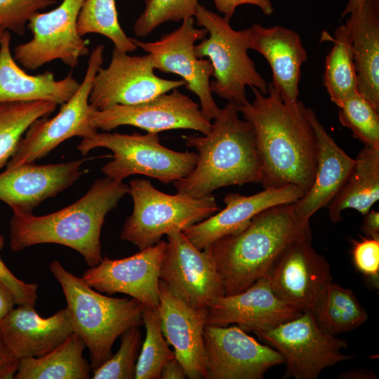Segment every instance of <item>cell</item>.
Segmentation results:
<instances>
[{"instance_id":"cell-24","label":"cell","mask_w":379,"mask_h":379,"mask_svg":"<svg viewBox=\"0 0 379 379\" xmlns=\"http://www.w3.org/2000/svg\"><path fill=\"white\" fill-rule=\"evenodd\" d=\"M246 29L248 49L258 51L268 62L272 72V84L283 101L297 103L301 66L307 60L299 34L281 25L265 27L254 24Z\"/></svg>"},{"instance_id":"cell-15","label":"cell","mask_w":379,"mask_h":379,"mask_svg":"<svg viewBox=\"0 0 379 379\" xmlns=\"http://www.w3.org/2000/svg\"><path fill=\"white\" fill-rule=\"evenodd\" d=\"M205 379H262L284 363L274 348L258 343L237 325L204 328Z\"/></svg>"},{"instance_id":"cell-16","label":"cell","mask_w":379,"mask_h":379,"mask_svg":"<svg viewBox=\"0 0 379 379\" xmlns=\"http://www.w3.org/2000/svg\"><path fill=\"white\" fill-rule=\"evenodd\" d=\"M166 235L160 280L190 306L208 310L211 301L224 295L208 251L197 248L180 231Z\"/></svg>"},{"instance_id":"cell-48","label":"cell","mask_w":379,"mask_h":379,"mask_svg":"<svg viewBox=\"0 0 379 379\" xmlns=\"http://www.w3.org/2000/svg\"><path fill=\"white\" fill-rule=\"evenodd\" d=\"M5 31H6L5 28L4 27L3 25L0 22V42Z\"/></svg>"},{"instance_id":"cell-44","label":"cell","mask_w":379,"mask_h":379,"mask_svg":"<svg viewBox=\"0 0 379 379\" xmlns=\"http://www.w3.org/2000/svg\"><path fill=\"white\" fill-rule=\"evenodd\" d=\"M187 378V375L185 368L176 357L168 361L160 373V379H185Z\"/></svg>"},{"instance_id":"cell-25","label":"cell","mask_w":379,"mask_h":379,"mask_svg":"<svg viewBox=\"0 0 379 379\" xmlns=\"http://www.w3.org/2000/svg\"><path fill=\"white\" fill-rule=\"evenodd\" d=\"M306 116L315 133L318 158L314 182L309 190L294 203L296 217L305 222L319 209L328 206L346 182L356 160L347 154L328 134L316 113L306 107Z\"/></svg>"},{"instance_id":"cell-41","label":"cell","mask_w":379,"mask_h":379,"mask_svg":"<svg viewBox=\"0 0 379 379\" xmlns=\"http://www.w3.org/2000/svg\"><path fill=\"white\" fill-rule=\"evenodd\" d=\"M218 11L224 17L230 20L237 7L242 4H252L258 6L264 14L271 15L274 8L271 0H213Z\"/></svg>"},{"instance_id":"cell-20","label":"cell","mask_w":379,"mask_h":379,"mask_svg":"<svg viewBox=\"0 0 379 379\" xmlns=\"http://www.w3.org/2000/svg\"><path fill=\"white\" fill-rule=\"evenodd\" d=\"M88 158L59 164L29 163L0 173V200L13 213H32L46 199L73 185L86 171L81 166Z\"/></svg>"},{"instance_id":"cell-37","label":"cell","mask_w":379,"mask_h":379,"mask_svg":"<svg viewBox=\"0 0 379 379\" xmlns=\"http://www.w3.org/2000/svg\"><path fill=\"white\" fill-rule=\"evenodd\" d=\"M120 336L121 345L118 351L93 371L92 378H135L136 364L142 345V334L139 326L128 328Z\"/></svg>"},{"instance_id":"cell-18","label":"cell","mask_w":379,"mask_h":379,"mask_svg":"<svg viewBox=\"0 0 379 379\" xmlns=\"http://www.w3.org/2000/svg\"><path fill=\"white\" fill-rule=\"evenodd\" d=\"M166 241L140 250L121 259L102 258L81 276L100 293H124L138 300L145 307L156 310L159 305L160 267Z\"/></svg>"},{"instance_id":"cell-4","label":"cell","mask_w":379,"mask_h":379,"mask_svg":"<svg viewBox=\"0 0 379 379\" xmlns=\"http://www.w3.org/2000/svg\"><path fill=\"white\" fill-rule=\"evenodd\" d=\"M302 238L312 239L310 222L296 217L294 203L283 204L261 211L242 230L205 249L214 261L224 295H231L265 276L284 248Z\"/></svg>"},{"instance_id":"cell-31","label":"cell","mask_w":379,"mask_h":379,"mask_svg":"<svg viewBox=\"0 0 379 379\" xmlns=\"http://www.w3.org/2000/svg\"><path fill=\"white\" fill-rule=\"evenodd\" d=\"M333 46L325 60L324 85L331 102L338 107L358 93L352 38L347 22L335 31Z\"/></svg>"},{"instance_id":"cell-36","label":"cell","mask_w":379,"mask_h":379,"mask_svg":"<svg viewBox=\"0 0 379 379\" xmlns=\"http://www.w3.org/2000/svg\"><path fill=\"white\" fill-rule=\"evenodd\" d=\"M198 0H145L143 12L133 25L138 37H146L162 24L195 15Z\"/></svg>"},{"instance_id":"cell-23","label":"cell","mask_w":379,"mask_h":379,"mask_svg":"<svg viewBox=\"0 0 379 379\" xmlns=\"http://www.w3.org/2000/svg\"><path fill=\"white\" fill-rule=\"evenodd\" d=\"M74 333L67 308L44 318L34 306L18 305L0 321V333L11 352L19 360L44 356Z\"/></svg>"},{"instance_id":"cell-11","label":"cell","mask_w":379,"mask_h":379,"mask_svg":"<svg viewBox=\"0 0 379 379\" xmlns=\"http://www.w3.org/2000/svg\"><path fill=\"white\" fill-rule=\"evenodd\" d=\"M207 34L204 28L194 27V18L191 17L183 20L179 28L163 34L157 41L131 40L137 48L147 53L154 69L182 77L185 88L199 98L202 112L211 121L220 112L210 88L213 69L209 60L197 58L194 51L195 42L205 39Z\"/></svg>"},{"instance_id":"cell-42","label":"cell","mask_w":379,"mask_h":379,"mask_svg":"<svg viewBox=\"0 0 379 379\" xmlns=\"http://www.w3.org/2000/svg\"><path fill=\"white\" fill-rule=\"evenodd\" d=\"M18 361L11 352L0 333V379L14 378Z\"/></svg>"},{"instance_id":"cell-17","label":"cell","mask_w":379,"mask_h":379,"mask_svg":"<svg viewBox=\"0 0 379 379\" xmlns=\"http://www.w3.org/2000/svg\"><path fill=\"white\" fill-rule=\"evenodd\" d=\"M312 239L289 243L265 275L279 298L303 311H312L323 291L333 281L330 265L312 247Z\"/></svg>"},{"instance_id":"cell-19","label":"cell","mask_w":379,"mask_h":379,"mask_svg":"<svg viewBox=\"0 0 379 379\" xmlns=\"http://www.w3.org/2000/svg\"><path fill=\"white\" fill-rule=\"evenodd\" d=\"M303 312L279 298L264 276L241 293L222 295L211 301L206 325L235 324L246 332L255 334L293 319Z\"/></svg>"},{"instance_id":"cell-30","label":"cell","mask_w":379,"mask_h":379,"mask_svg":"<svg viewBox=\"0 0 379 379\" xmlns=\"http://www.w3.org/2000/svg\"><path fill=\"white\" fill-rule=\"evenodd\" d=\"M318 324L335 335L351 331L368 320V314L353 291L331 282L312 311Z\"/></svg>"},{"instance_id":"cell-22","label":"cell","mask_w":379,"mask_h":379,"mask_svg":"<svg viewBox=\"0 0 379 379\" xmlns=\"http://www.w3.org/2000/svg\"><path fill=\"white\" fill-rule=\"evenodd\" d=\"M159 313L163 334L190 379L206 373L204 328L207 309L190 306L159 281Z\"/></svg>"},{"instance_id":"cell-32","label":"cell","mask_w":379,"mask_h":379,"mask_svg":"<svg viewBox=\"0 0 379 379\" xmlns=\"http://www.w3.org/2000/svg\"><path fill=\"white\" fill-rule=\"evenodd\" d=\"M56 107L46 101L0 103V168L7 164L30 125L51 114Z\"/></svg>"},{"instance_id":"cell-21","label":"cell","mask_w":379,"mask_h":379,"mask_svg":"<svg viewBox=\"0 0 379 379\" xmlns=\"http://www.w3.org/2000/svg\"><path fill=\"white\" fill-rule=\"evenodd\" d=\"M304 194L301 189L291 185L265 188L250 196L229 193L224 197L222 210L182 232L197 248L204 250L215 240L242 230L261 211L276 205L295 203Z\"/></svg>"},{"instance_id":"cell-39","label":"cell","mask_w":379,"mask_h":379,"mask_svg":"<svg viewBox=\"0 0 379 379\" xmlns=\"http://www.w3.org/2000/svg\"><path fill=\"white\" fill-rule=\"evenodd\" d=\"M354 267L368 280L371 286H379V239L362 237L352 241Z\"/></svg>"},{"instance_id":"cell-43","label":"cell","mask_w":379,"mask_h":379,"mask_svg":"<svg viewBox=\"0 0 379 379\" xmlns=\"http://www.w3.org/2000/svg\"><path fill=\"white\" fill-rule=\"evenodd\" d=\"M360 230L366 237L379 239V213L369 211L365 214Z\"/></svg>"},{"instance_id":"cell-35","label":"cell","mask_w":379,"mask_h":379,"mask_svg":"<svg viewBox=\"0 0 379 379\" xmlns=\"http://www.w3.org/2000/svg\"><path fill=\"white\" fill-rule=\"evenodd\" d=\"M338 118L344 126L364 145L379 147V114L359 92L344 100L338 107Z\"/></svg>"},{"instance_id":"cell-3","label":"cell","mask_w":379,"mask_h":379,"mask_svg":"<svg viewBox=\"0 0 379 379\" xmlns=\"http://www.w3.org/2000/svg\"><path fill=\"white\" fill-rule=\"evenodd\" d=\"M239 105L228 101L203 135L185 137L197 150L192 172L173 182L177 192L202 197L226 186L262 183L263 171L251 125L239 117Z\"/></svg>"},{"instance_id":"cell-27","label":"cell","mask_w":379,"mask_h":379,"mask_svg":"<svg viewBox=\"0 0 379 379\" xmlns=\"http://www.w3.org/2000/svg\"><path fill=\"white\" fill-rule=\"evenodd\" d=\"M350 15L358 92L379 112V0H366Z\"/></svg>"},{"instance_id":"cell-29","label":"cell","mask_w":379,"mask_h":379,"mask_svg":"<svg viewBox=\"0 0 379 379\" xmlns=\"http://www.w3.org/2000/svg\"><path fill=\"white\" fill-rule=\"evenodd\" d=\"M86 345L76 333L48 354L18 361L15 379H88L91 365L84 357Z\"/></svg>"},{"instance_id":"cell-6","label":"cell","mask_w":379,"mask_h":379,"mask_svg":"<svg viewBox=\"0 0 379 379\" xmlns=\"http://www.w3.org/2000/svg\"><path fill=\"white\" fill-rule=\"evenodd\" d=\"M128 186L133 208L119 237L140 250L155 245L164 234L182 232L220 210L212 194L202 197L178 192L168 194L145 179H133Z\"/></svg>"},{"instance_id":"cell-13","label":"cell","mask_w":379,"mask_h":379,"mask_svg":"<svg viewBox=\"0 0 379 379\" xmlns=\"http://www.w3.org/2000/svg\"><path fill=\"white\" fill-rule=\"evenodd\" d=\"M89 121L95 129L105 131L128 125L147 133L190 129L203 135L209 131L211 125L199 104L177 88L136 105H114L101 110L94 108Z\"/></svg>"},{"instance_id":"cell-28","label":"cell","mask_w":379,"mask_h":379,"mask_svg":"<svg viewBox=\"0 0 379 379\" xmlns=\"http://www.w3.org/2000/svg\"><path fill=\"white\" fill-rule=\"evenodd\" d=\"M350 176L328 204L333 223L343 220L342 213L352 208L366 214L379 199V147L364 145L355 159Z\"/></svg>"},{"instance_id":"cell-46","label":"cell","mask_w":379,"mask_h":379,"mask_svg":"<svg viewBox=\"0 0 379 379\" xmlns=\"http://www.w3.org/2000/svg\"><path fill=\"white\" fill-rule=\"evenodd\" d=\"M338 378L339 379H375L376 375L371 370L359 368L343 372Z\"/></svg>"},{"instance_id":"cell-47","label":"cell","mask_w":379,"mask_h":379,"mask_svg":"<svg viewBox=\"0 0 379 379\" xmlns=\"http://www.w3.org/2000/svg\"><path fill=\"white\" fill-rule=\"evenodd\" d=\"M366 0H349L341 16L345 17L350 15L354 10L363 4Z\"/></svg>"},{"instance_id":"cell-33","label":"cell","mask_w":379,"mask_h":379,"mask_svg":"<svg viewBox=\"0 0 379 379\" xmlns=\"http://www.w3.org/2000/svg\"><path fill=\"white\" fill-rule=\"evenodd\" d=\"M77 28L81 36L89 33L106 36L113 42L114 48L120 51L128 53L137 48L120 26L115 0H85Z\"/></svg>"},{"instance_id":"cell-14","label":"cell","mask_w":379,"mask_h":379,"mask_svg":"<svg viewBox=\"0 0 379 379\" xmlns=\"http://www.w3.org/2000/svg\"><path fill=\"white\" fill-rule=\"evenodd\" d=\"M185 86L183 79L159 77L150 56H131L114 48L109 65L96 72L89 103L98 110L114 105H136Z\"/></svg>"},{"instance_id":"cell-8","label":"cell","mask_w":379,"mask_h":379,"mask_svg":"<svg viewBox=\"0 0 379 379\" xmlns=\"http://www.w3.org/2000/svg\"><path fill=\"white\" fill-rule=\"evenodd\" d=\"M97 147L113 152L112 160L105 164L101 171L108 178L122 181L132 175H143L157 179L164 184L180 180L194 170L198 154L177 152L160 143L158 133L141 135L115 133H95L84 138L77 149L86 156Z\"/></svg>"},{"instance_id":"cell-5","label":"cell","mask_w":379,"mask_h":379,"mask_svg":"<svg viewBox=\"0 0 379 379\" xmlns=\"http://www.w3.org/2000/svg\"><path fill=\"white\" fill-rule=\"evenodd\" d=\"M49 268L62 287L74 332L88 349L94 371L112 355V345L119 336L129 328L143 324L144 306L131 297L102 294L58 260L51 262Z\"/></svg>"},{"instance_id":"cell-40","label":"cell","mask_w":379,"mask_h":379,"mask_svg":"<svg viewBox=\"0 0 379 379\" xmlns=\"http://www.w3.org/2000/svg\"><path fill=\"white\" fill-rule=\"evenodd\" d=\"M4 244V237L0 234V251ZM0 281L10 289L17 305H35L38 299V285L35 283H27L16 277L6 266L1 257Z\"/></svg>"},{"instance_id":"cell-2","label":"cell","mask_w":379,"mask_h":379,"mask_svg":"<svg viewBox=\"0 0 379 379\" xmlns=\"http://www.w3.org/2000/svg\"><path fill=\"white\" fill-rule=\"evenodd\" d=\"M129 186L108 177L96 180L77 201L52 213H13L10 247L13 252L41 244H57L79 253L88 265L102 259L101 229L107 214L128 194Z\"/></svg>"},{"instance_id":"cell-7","label":"cell","mask_w":379,"mask_h":379,"mask_svg":"<svg viewBox=\"0 0 379 379\" xmlns=\"http://www.w3.org/2000/svg\"><path fill=\"white\" fill-rule=\"evenodd\" d=\"M194 17L197 25L208 34L195 45L194 51L197 58H207L211 63L214 77L210 82L211 92L239 106L247 101L246 86L267 95V84L248 54L246 29L234 30L229 19L201 4Z\"/></svg>"},{"instance_id":"cell-1","label":"cell","mask_w":379,"mask_h":379,"mask_svg":"<svg viewBox=\"0 0 379 379\" xmlns=\"http://www.w3.org/2000/svg\"><path fill=\"white\" fill-rule=\"evenodd\" d=\"M255 98L239 106L252 126L263 171V189L295 185L305 194L317 169L318 147L315 133L301 101L288 104L271 83L267 94L251 87Z\"/></svg>"},{"instance_id":"cell-45","label":"cell","mask_w":379,"mask_h":379,"mask_svg":"<svg viewBox=\"0 0 379 379\" xmlns=\"http://www.w3.org/2000/svg\"><path fill=\"white\" fill-rule=\"evenodd\" d=\"M16 304L10 289L0 281V321Z\"/></svg>"},{"instance_id":"cell-10","label":"cell","mask_w":379,"mask_h":379,"mask_svg":"<svg viewBox=\"0 0 379 379\" xmlns=\"http://www.w3.org/2000/svg\"><path fill=\"white\" fill-rule=\"evenodd\" d=\"M105 46H97L90 54L84 78L71 98L53 118L34 121L25 131L6 164V168L34 163L46 157L65 140L74 136L89 138L97 133L89 121L95 108L89 103L93 78L103 63Z\"/></svg>"},{"instance_id":"cell-12","label":"cell","mask_w":379,"mask_h":379,"mask_svg":"<svg viewBox=\"0 0 379 379\" xmlns=\"http://www.w3.org/2000/svg\"><path fill=\"white\" fill-rule=\"evenodd\" d=\"M84 1L63 0L52 11L34 14L27 25L32 39L15 48V60L30 70L55 60L71 68L77 67L79 58L89 53L86 41L77 28Z\"/></svg>"},{"instance_id":"cell-34","label":"cell","mask_w":379,"mask_h":379,"mask_svg":"<svg viewBox=\"0 0 379 379\" xmlns=\"http://www.w3.org/2000/svg\"><path fill=\"white\" fill-rule=\"evenodd\" d=\"M142 320L146 336L137 361L135 379H160L164 366L175 354L163 334L159 310L144 307Z\"/></svg>"},{"instance_id":"cell-9","label":"cell","mask_w":379,"mask_h":379,"mask_svg":"<svg viewBox=\"0 0 379 379\" xmlns=\"http://www.w3.org/2000/svg\"><path fill=\"white\" fill-rule=\"evenodd\" d=\"M255 335L281 354L284 378L316 379L324 369L354 358L342 352L347 342L321 328L312 311Z\"/></svg>"},{"instance_id":"cell-26","label":"cell","mask_w":379,"mask_h":379,"mask_svg":"<svg viewBox=\"0 0 379 379\" xmlns=\"http://www.w3.org/2000/svg\"><path fill=\"white\" fill-rule=\"evenodd\" d=\"M79 85L70 74L61 80H56L49 71L37 75L27 74L11 52L10 32H4L0 42V103L46 101L62 105Z\"/></svg>"},{"instance_id":"cell-38","label":"cell","mask_w":379,"mask_h":379,"mask_svg":"<svg viewBox=\"0 0 379 379\" xmlns=\"http://www.w3.org/2000/svg\"><path fill=\"white\" fill-rule=\"evenodd\" d=\"M55 0H0V22L6 30L22 36L30 18Z\"/></svg>"}]
</instances>
